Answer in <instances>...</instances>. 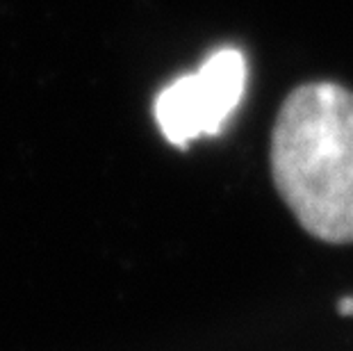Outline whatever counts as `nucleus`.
<instances>
[{
	"label": "nucleus",
	"mask_w": 353,
	"mask_h": 351,
	"mask_svg": "<svg viewBox=\"0 0 353 351\" xmlns=\"http://www.w3.org/2000/svg\"><path fill=\"white\" fill-rule=\"evenodd\" d=\"M272 176L296 221L328 244L353 242V92L296 87L276 117Z\"/></svg>",
	"instance_id": "f257e3e1"
},
{
	"label": "nucleus",
	"mask_w": 353,
	"mask_h": 351,
	"mask_svg": "<svg viewBox=\"0 0 353 351\" xmlns=\"http://www.w3.org/2000/svg\"><path fill=\"white\" fill-rule=\"evenodd\" d=\"M246 89V62L235 48L210 55L196 73L171 82L155 99V121L171 144L216 135Z\"/></svg>",
	"instance_id": "f03ea898"
},
{
	"label": "nucleus",
	"mask_w": 353,
	"mask_h": 351,
	"mask_svg": "<svg viewBox=\"0 0 353 351\" xmlns=\"http://www.w3.org/2000/svg\"><path fill=\"white\" fill-rule=\"evenodd\" d=\"M337 308H340L342 315H353V299H351V297L342 299V301H340V305H337Z\"/></svg>",
	"instance_id": "7ed1b4c3"
}]
</instances>
